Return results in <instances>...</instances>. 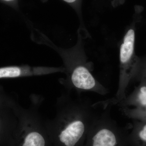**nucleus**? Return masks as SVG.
<instances>
[{
	"instance_id": "1",
	"label": "nucleus",
	"mask_w": 146,
	"mask_h": 146,
	"mask_svg": "<svg viewBox=\"0 0 146 146\" xmlns=\"http://www.w3.org/2000/svg\"><path fill=\"white\" fill-rule=\"evenodd\" d=\"M55 117L46 121L51 146H84L98 112L91 102L69 94L58 99Z\"/></svg>"
},
{
	"instance_id": "2",
	"label": "nucleus",
	"mask_w": 146,
	"mask_h": 146,
	"mask_svg": "<svg viewBox=\"0 0 146 146\" xmlns=\"http://www.w3.org/2000/svg\"><path fill=\"white\" fill-rule=\"evenodd\" d=\"M135 30L132 27L126 33L120 47V71L117 93L111 98L98 102L104 109L117 106L126 97V90L131 80L136 75L140 67L139 58L135 53Z\"/></svg>"
},
{
	"instance_id": "3",
	"label": "nucleus",
	"mask_w": 146,
	"mask_h": 146,
	"mask_svg": "<svg viewBox=\"0 0 146 146\" xmlns=\"http://www.w3.org/2000/svg\"><path fill=\"white\" fill-rule=\"evenodd\" d=\"M36 105L29 109L18 107V123L13 146H51L46 121L39 115Z\"/></svg>"
},
{
	"instance_id": "4",
	"label": "nucleus",
	"mask_w": 146,
	"mask_h": 146,
	"mask_svg": "<svg viewBox=\"0 0 146 146\" xmlns=\"http://www.w3.org/2000/svg\"><path fill=\"white\" fill-rule=\"evenodd\" d=\"M111 107L98 113L89 129L84 146H126L128 134L110 115Z\"/></svg>"
},
{
	"instance_id": "5",
	"label": "nucleus",
	"mask_w": 146,
	"mask_h": 146,
	"mask_svg": "<svg viewBox=\"0 0 146 146\" xmlns=\"http://www.w3.org/2000/svg\"><path fill=\"white\" fill-rule=\"evenodd\" d=\"M68 82L69 88L78 92L90 91L104 96L108 90L95 78L91 66L85 62L68 63Z\"/></svg>"
},
{
	"instance_id": "6",
	"label": "nucleus",
	"mask_w": 146,
	"mask_h": 146,
	"mask_svg": "<svg viewBox=\"0 0 146 146\" xmlns=\"http://www.w3.org/2000/svg\"><path fill=\"white\" fill-rule=\"evenodd\" d=\"M141 80L142 82L136 90L117 105L119 108L146 106V80Z\"/></svg>"
},
{
	"instance_id": "7",
	"label": "nucleus",
	"mask_w": 146,
	"mask_h": 146,
	"mask_svg": "<svg viewBox=\"0 0 146 146\" xmlns=\"http://www.w3.org/2000/svg\"><path fill=\"white\" fill-rule=\"evenodd\" d=\"M133 130L128 136V143L146 146V121L135 123Z\"/></svg>"
},
{
	"instance_id": "8",
	"label": "nucleus",
	"mask_w": 146,
	"mask_h": 146,
	"mask_svg": "<svg viewBox=\"0 0 146 146\" xmlns=\"http://www.w3.org/2000/svg\"><path fill=\"white\" fill-rule=\"evenodd\" d=\"M141 72V80H146V66L141 70H138V72Z\"/></svg>"
},
{
	"instance_id": "9",
	"label": "nucleus",
	"mask_w": 146,
	"mask_h": 146,
	"mask_svg": "<svg viewBox=\"0 0 146 146\" xmlns=\"http://www.w3.org/2000/svg\"><path fill=\"white\" fill-rule=\"evenodd\" d=\"M63 1L69 3H72L76 1L77 0H63Z\"/></svg>"
},
{
	"instance_id": "10",
	"label": "nucleus",
	"mask_w": 146,
	"mask_h": 146,
	"mask_svg": "<svg viewBox=\"0 0 146 146\" xmlns=\"http://www.w3.org/2000/svg\"><path fill=\"white\" fill-rule=\"evenodd\" d=\"M4 1H14V0H4Z\"/></svg>"
},
{
	"instance_id": "11",
	"label": "nucleus",
	"mask_w": 146,
	"mask_h": 146,
	"mask_svg": "<svg viewBox=\"0 0 146 146\" xmlns=\"http://www.w3.org/2000/svg\"><path fill=\"white\" fill-rule=\"evenodd\" d=\"M0 103H1V98H0Z\"/></svg>"
}]
</instances>
